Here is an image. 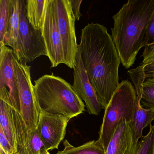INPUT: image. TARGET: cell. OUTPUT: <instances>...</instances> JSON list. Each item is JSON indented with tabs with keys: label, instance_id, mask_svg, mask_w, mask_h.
<instances>
[{
	"label": "cell",
	"instance_id": "52a82bcc",
	"mask_svg": "<svg viewBox=\"0 0 154 154\" xmlns=\"http://www.w3.org/2000/svg\"><path fill=\"white\" fill-rule=\"evenodd\" d=\"M57 26L62 38L65 63L71 69L75 66L78 45L75 31V21L69 0H54Z\"/></svg>",
	"mask_w": 154,
	"mask_h": 154
},
{
	"label": "cell",
	"instance_id": "603a6c76",
	"mask_svg": "<svg viewBox=\"0 0 154 154\" xmlns=\"http://www.w3.org/2000/svg\"><path fill=\"white\" fill-rule=\"evenodd\" d=\"M0 149H2L7 154H16L10 143L1 128H0Z\"/></svg>",
	"mask_w": 154,
	"mask_h": 154
},
{
	"label": "cell",
	"instance_id": "3957f363",
	"mask_svg": "<svg viewBox=\"0 0 154 154\" xmlns=\"http://www.w3.org/2000/svg\"><path fill=\"white\" fill-rule=\"evenodd\" d=\"M34 91L39 112L63 115L71 119L82 114L85 105L72 85L54 74L34 81Z\"/></svg>",
	"mask_w": 154,
	"mask_h": 154
},
{
	"label": "cell",
	"instance_id": "44dd1931",
	"mask_svg": "<svg viewBox=\"0 0 154 154\" xmlns=\"http://www.w3.org/2000/svg\"><path fill=\"white\" fill-rule=\"evenodd\" d=\"M136 154H154V123L149 125L148 133L139 141Z\"/></svg>",
	"mask_w": 154,
	"mask_h": 154
},
{
	"label": "cell",
	"instance_id": "6da1fadb",
	"mask_svg": "<svg viewBox=\"0 0 154 154\" xmlns=\"http://www.w3.org/2000/svg\"><path fill=\"white\" fill-rule=\"evenodd\" d=\"M79 45L89 81L104 109L120 84L117 49L107 28L94 22L82 29Z\"/></svg>",
	"mask_w": 154,
	"mask_h": 154
},
{
	"label": "cell",
	"instance_id": "5bb4252c",
	"mask_svg": "<svg viewBox=\"0 0 154 154\" xmlns=\"http://www.w3.org/2000/svg\"><path fill=\"white\" fill-rule=\"evenodd\" d=\"M48 0L26 1V14L29 24L36 30H42Z\"/></svg>",
	"mask_w": 154,
	"mask_h": 154
},
{
	"label": "cell",
	"instance_id": "277c9868",
	"mask_svg": "<svg viewBox=\"0 0 154 154\" xmlns=\"http://www.w3.org/2000/svg\"><path fill=\"white\" fill-rule=\"evenodd\" d=\"M137 100L134 86L128 80L122 81L104 109L98 140L105 151L121 121L125 119L126 121L131 122Z\"/></svg>",
	"mask_w": 154,
	"mask_h": 154
},
{
	"label": "cell",
	"instance_id": "d4e9b609",
	"mask_svg": "<svg viewBox=\"0 0 154 154\" xmlns=\"http://www.w3.org/2000/svg\"><path fill=\"white\" fill-rule=\"evenodd\" d=\"M69 1L76 20L78 21L82 16L80 12V7L83 1L82 0H69Z\"/></svg>",
	"mask_w": 154,
	"mask_h": 154
},
{
	"label": "cell",
	"instance_id": "8fae6325",
	"mask_svg": "<svg viewBox=\"0 0 154 154\" xmlns=\"http://www.w3.org/2000/svg\"><path fill=\"white\" fill-rule=\"evenodd\" d=\"M73 69V89L85 103L88 113L91 115H99L103 108L84 66L79 45L76 53L75 66Z\"/></svg>",
	"mask_w": 154,
	"mask_h": 154
},
{
	"label": "cell",
	"instance_id": "4316f807",
	"mask_svg": "<svg viewBox=\"0 0 154 154\" xmlns=\"http://www.w3.org/2000/svg\"><path fill=\"white\" fill-rule=\"evenodd\" d=\"M50 154V153H49V152H48V151H46L45 152V153H44V154Z\"/></svg>",
	"mask_w": 154,
	"mask_h": 154
},
{
	"label": "cell",
	"instance_id": "ba28073f",
	"mask_svg": "<svg viewBox=\"0 0 154 154\" xmlns=\"http://www.w3.org/2000/svg\"><path fill=\"white\" fill-rule=\"evenodd\" d=\"M13 49L6 45L0 48V100L20 113L17 81L13 63Z\"/></svg>",
	"mask_w": 154,
	"mask_h": 154
},
{
	"label": "cell",
	"instance_id": "cb8c5ba5",
	"mask_svg": "<svg viewBox=\"0 0 154 154\" xmlns=\"http://www.w3.org/2000/svg\"><path fill=\"white\" fill-rule=\"evenodd\" d=\"M141 57H143L141 65H146L154 63V45L145 47Z\"/></svg>",
	"mask_w": 154,
	"mask_h": 154
},
{
	"label": "cell",
	"instance_id": "7a4b0ae2",
	"mask_svg": "<svg viewBox=\"0 0 154 154\" xmlns=\"http://www.w3.org/2000/svg\"><path fill=\"white\" fill-rule=\"evenodd\" d=\"M154 11V0H129L112 17L111 37L122 65L128 69L144 47L147 28Z\"/></svg>",
	"mask_w": 154,
	"mask_h": 154
},
{
	"label": "cell",
	"instance_id": "7c38bea8",
	"mask_svg": "<svg viewBox=\"0 0 154 154\" xmlns=\"http://www.w3.org/2000/svg\"><path fill=\"white\" fill-rule=\"evenodd\" d=\"M138 143L133 139L130 122L122 119L116 128L105 154H136Z\"/></svg>",
	"mask_w": 154,
	"mask_h": 154
},
{
	"label": "cell",
	"instance_id": "d6986e66",
	"mask_svg": "<svg viewBox=\"0 0 154 154\" xmlns=\"http://www.w3.org/2000/svg\"><path fill=\"white\" fill-rule=\"evenodd\" d=\"M140 106L144 109H154V78H146L143 84Z\"/></svg>",
	"mask_w": 154,
	"mask_h": 154
},
{
	"label": "cell",
	"instance_id": "e0dca14e",
	"mask_svg": "<svg viewBox=\"0 0 154 154\" xmlns=\"http://www.w3.org/2000/svg\"><path fill=\"white\" fill-rule=\"evenodd\" d=\"M64 148L57 154H105L102 145L97 140H91L78 146L71 145L67 140L63 143Z\"/></svg>",
	"mask_w": 154,
	"mask_h": 154
},
{
	"label": "cell",
	"instance_id": "8992f818",
	"mask_svg": "<svg viewBox=\"0 0 154 154\" xmlns=\"http://www.w3.org/2000/svg\"><path fill=\"white\" fill-rule=\"evenodd\" d=\"M13 52L22 63H30L41 56H47L42 31L35 30L28 20L25 0H22L17 47Z\"/></svg>",
	"mask_w": 154,
	"mask_h": 154
},
{
	"label": "cell",
	"instance_id": "484cf974",
	"mask_svg": "<svg viewBox=\"0 0 154 154\" xmlns=\"http://www.w3.org/2000/svg\"><path fill=\"white\" fill-rule=\"evenodd\" d=\"M144 71L146 78H154V63L144 66Z\"/></svg>",
	"mask_w": 154,
	"mask_h": 154
},
{
	"label": "cell",
	"instance_id": "30bf717a",
	"mask_svg": "<svg viewBox=\"0 0 154 154\" xmlns=\"http://www.w3.org/2000/svg\"><path fill=\"white\" fill-rule=\"evenodd\" d=\"M70 120L63 115L39 112L36 130L47 151L58 149L65 136Z\"/></svg>",
	"mask_w": 154,
	"mask_h": 154
},
{
	"label": "cell",
	"instance_id": "4fadbf2b",
	"mask_svg": "<svg viewBox=\"0 0 154 154\" xmlns=\"http://www.w3.org/2000/svg\"><path fill=\"white\" fill-rule=\"evenodd\" d=\"M140 99L137 97L135 111L130 122L133 139L137 143L142 137L143 130L150 125L154 119V109H148L142 108L140 104Z\"/></svg>",
	"mask_w": 154,
	"mask_h": 154
},
{
	"label": "cell",
	"instance_id": "ffe728a7",
	"mask_svg": "<svg viewBox=\"0 0 154 154\" xmlns=\"http://www.w3.org/2000/svg\"><path fill=\"white\" fill-rule=\"evenodd\" d=\"M47 151L36 130L31 133V137L27 145L16 154H43Z\"/></svg>",
	"mask_w": 154,
	"mask_h": 154
},
{
	"label": "cell",
	"instance_id": "7402d4cb",
	"mask_svg": "<svg viewBox=\"0 0 154 154\" xmlns=\"http://www.w3.org/2000/svg\"><path fill=\"white\" fill-rule=\"evenodd\" d=\"M154 45V11L147 28L144 47Z\"/></svg>",
	"mask_w": 154,
	"mask_h": 154
},
{
	"label": "cell",
	"instance_id": "9a60e30c",
	"mask_svg": "<svg viewBox=\"0 0 154 154\" xmlns=\"http://www.w3.org/2000/svg\"><path fill=\"white\" fill-rule=\"evenodd\" d=\"M11 108L4 101L0 100V128L3 131L16 154L17 139Z\"/></svg>",
	"mask_w": 154,
	"mask_h": 154
},
{
	"label": "cell",
	"instance_id": "2e32d148",
	"mask_svg": "<svg viewBox=\"0 0 154 154\" xmlns=\"http://www.w3.org/2000/svg\"><path fill=\"white\" fill-rule=\"evenodd\" d=\"M13 9L8 28L4 37L3 45L9 46L13 51L16 49L20 24L22 0H12Z\"/></svg>",
	"mask_w": 154,
	"mask_h": 154
},
{
	"label": "cell",
	"instance_id": "ac0fdd59",
	"mask_svg": "<svg viewBox=\"0 0 154 154\" xmlns=\"http://www.w3.org/2000/svg\"><path fill=\"white\" fill-rule=\"evenodd\" d=\"M12 0H0V48L3 46L12 14Z\"/></svg>",
	"mask_w": 154,
	"mask_h": 154
},
{
	"label": "cell",
	"instance_id": "5b68a950",
	"mask_svg": "<svg viewBox=\"0 0 154 154\" xmlns=\"http://www.w3.org/2000/svg\"><path fill=\"white\" fill-rule=\"evenodd\" d=\"M13 63L17 81L20 103V114L26 124L28 132L36 130L39 120V111L37 104L31 81V66L20 63L14 54Z\"/></svg>",
	"mask_w": 154,
	"mask_h": 154
},
{
	"label": "cell",
	"instance_id": "9c48e42d",
	"mask_svg": "<svg viewBox=\"0 0 154 154\" xmlns=\"http://www.w3.org/2000/svg\"><path fill=\"white\" fill-rule=\"evenodd\" d=\"M42 35L51 67L65 63L62 38L57 26L54 0H48Z\"/></svg>",
	"mask_w": 154,
	"mask_h": 154
}]
</instances>
